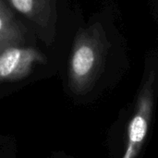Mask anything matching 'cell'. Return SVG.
Masks as SVG:
<instances>
[{
    "mask_svg": "<svg viewBox=\"0 0 158 158\" xmlns=\"http://www.w3.org/2000/svg\"><path fill=\"white\" fill-rule=\"evenodd\" d=\"M10 5L41 29H54L56 0H8Z\"/></svg>",
    "mask_w": 158,
    "mask_h": 158,
    "instance_id": "277c9868",
    "label": "cell"
},
{
    "mask_svg": "<svg viewBox=\"0 0 158 158\" xmlns=\"http://www.w3.org/2000/svg\"><path fill=\"white\" fill-rule=\"evenodd\" d=\"M108 45L99 22L77 32L69 65V85L73 94L81 95L91 90L102 70Z\"/></svg>",
    "mask_w": 158,
    "mask_h": 158,
    "instance_id": "6da1fadb",
    "label": "cell"
},
{
    "mask_svg": "<svg viewBox=\"0 0 158 158\" xmlns=\"http://www.w3.org/2000/svg\"><path fill=\"white\" fill-rule=\"evenodd\" d=\"M156 74L151 71L143 84L127 130V142L121 158H137L148 134L155 102Z\"/></svg>",
    "mask_w": 158,
    "mask_h": 158,
    "instance_id": "7a4b0ae2",
    "label": "cell"
},
{
    "mask_svg": "<svg viewBox=\"0 0 158 158\" xmlns=\"http://www.w3.org/2000/svg\"><path fill=\"white\" fill-rule=\"evenodd\" d=\"M25 31L5 3L0 0V52L12 46H22Z\"/></svg>",
    "mask_w": 158,
    "mask_h": 158,
    "instance_id": "5b68a950",
    "label": "cell"
},
{
    "mask_svg": "<svg viewBox=\"0 0 158 158\" xmlns=\"http://www.w3.org/2000/svg\"><path fill=\"white\" fill-rule=\"evenodd\" d=\"M46 57L32 47L12 46L0 52V82L26 78L34 64L45 63Z\"/></svg>",
    "mask_w": 158,
    "mask_h": 158,
    "instance_id": "3957f363",
    "label": "cell"
}]
</instances>
